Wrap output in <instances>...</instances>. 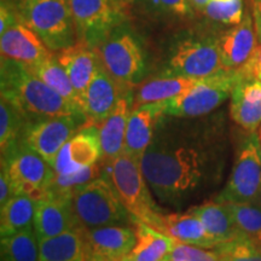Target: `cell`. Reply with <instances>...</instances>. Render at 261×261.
Segmentation results:
<instances>
[{
    "instance_id": "1",
    "label": "cell",
    "mask_w": 261,
    "mask_h": 261,
    "mask_svg": "<svg viewBox=\"0 0 261 261\" xmlns=\"http://www.w3.org/2000/svg\"><path fill=\"white\" fill-rule=\"evenodd\" d=\"M194 119L163 116L140 161L152 194L174 208L197 197L219 171L214 137Z\"/></svg>"
},
{
    "instance_id": "2",
    "label": "cell",
    "mask_w": 261,
    "mask_h": 261,
    "mask_svg": "<svg viewBox=\"0 0 261 261\" xmlns=\"http://www.w3.org/2000/svg\"><path fill=\"white\" fill-rule=\"evenodd\" d=\"M0 87L2 97L17 107L32 122L83 114L79 108L48 87L29 65L21 62L2 57Z\"/></svg>"
},
{
    "instance_id": "3",
    "label": "cell",
    "mask_w": 261,
    "mask_h": 261,
    "mask_svg": "<svg viewBox=\"0 0 261 261\" xmlns=\"http://www.w3.org/2000/svg\"><path fill=\"white\" fill-rule=\"evenodd\" d=\"M109 166L113 185L133 220L140 221L160 232L166 233V214L150 192V187L143 174L139 160L122 152Z\"/></svg>"
},
{
    "instance_id": "4",
    "label": "cell",
    "mask_w": 261,
    "mask_h": 261,
    "mask_svg": "<svg viewBox=\"0 0 261 261\" xmlns=\"http://www.w3.org/2000/svg\"><path fill=\"white\" fill-rule=\"evenodd\" d=\"M71 205L80 230L133 223L113 182L102 177L75 189Z\"/></svg>"
},
{
    "instance_id": "5",
    "label": "cell",
    "mask_w": 261,
    "mask_h": 261,
    "mask_svg": "<svg viewBox=\"0 0 261 261\" xmlns=\"http://www.w3.org/2000/svg\"><path fill=\"white\" fill-rule=\"evenodd\" d=\"M52 52H58L76 42L75 27L68 0H38L18 15Z\"/></svg>"
},
{
    "instance_id": "6",
    "label": "cell",
    "mask_w": 261,
    "mask_h": 261,
    "mask_svg": "<svg viewBox=\"0 0 261 261\" xmlns=\"http://www.w3.org/2000/svg\"><path fill=\"white\" fill-rule=\"evenodd\" d=\"M102 65L127 90L138 83L144 74L145 61L138 41L129 32L114 28L93 46Z\"/></svg>"
},
{
    "instance_id": "7",
    "label": "cell",
    "mask_w": 261,
    "mask_h": 261,
    "mask_svg": "<svg viewBox=\"0 0 261 261\" xmlns=\"http://www.w3.org/2000/svg\"><path fill=\"white\" fill-rule=\"evenodd\" d=\"M240 79L237 69H223L211 76L197 79L180 96L167 100L166 115L177 117H202L220 107L231 97L234 85Z\"/></svg>"
},
{
    "instance_id": "8",
    "label": "cell",
    "mask_w": 261,
    "mask_h": 261,
    "mask_svg": "<svg viewBox=\"0 0 261 261\" xmlns=\"http://www.w3.org/2000/svg\"><path fill=\"white\" fill-rule=\"evenodd\" d=\"M15 195H28L41 200L47 194L55 178V169L46 160L24 144L17 143L11 151L2 156Z\"/></svg>"
},
{
    "instance_id": "9",
    "label": "cell",
    "mask_w": 261,
    "mask_h": 261,
    "mask_svg": "<svg viewBox=\"0 0 261 261\" xmlns=\"http://www.w3.org/2000/svg\"><path fill=\"white\" fill-rule=\"evenodd\" d=\"M218 200L261 204V151L257 130L243 140L226 187Z\"/></svg>"
},
{
    "instance_id": "10",
    "label": "cell",
    "mask_w": 261,
    "mask_h": 261,
    "mask_svg": "<svg viewBox=\"0 0 261 261\" xmlns=\"http://www.w3.org/2000/svg\"><path fill=\"white\" fill-rule=\"evenodd\" d=\"M79 40L94 46L126 18L127 6L120 0H68Z\"/></svg>"
},
{
    "instance_id": "11",
    "label": "cell",
    "mask_w": 261,
    "mask_h": 261,
    "mask_svg": "<svg viewBox=\"0 0 261 261\" xmlns=\"http://www.w3.org/2000/svg\"><path fill=\"white\" fill-rule=\"evenodd\" d=\"M87 125L92 123L81 113L39 120L28 123L22 140L54 167L55 160L63 145Z\"/></svg>"
},
{
    "instance_id": "12",
    "label": "cell",
    "mask_w": 261,
    "mask_h": 261,
    "mask_svg": "<svg viewBox=\"0 0 261 261\" xmlns=\"http://www.w3.org/2000/svg\"><path fill=\"white\" fill-rule=\"evenodd\" d=\"M223 69L217 39H187L175 47L165 74L202 79Z\"/></svg>"
},
{
    "instance_id": "13",
    "label": "cell",
    "mask_w": 261,
    "mask_h": 261,
    "mask_svg": "<svg viewBox=\"0 0 261 261\" xmlns=\"http://www.w3.org/2000/svg\"><path fill=\"white\" fill-rule=\"evenodd\" d=\"M85 242L86 261H123L135 247V228L125 225L81 230Z\"/></svg>"
},
{
    "instance_id": "14",
    "label": "cell",
    "mask_w": 261,
    "mask_h": 261,
    "mask_svg": "<svg viewBox=\"0 0 261 261\" xmlns=\"http://www.w3.org/2000/svg\"><path fill=\"white\" fill-rule=\"evenodd\" d=\"M130 91L117 83L100 62L96 74L81 96L80 109L87 121L99 126L115 109L119 100Z\"/></svg>"
},
{
    "instance_id": "15",
    "label": "cell",
    "mask_w": 261,
    "mask_h": 261,
    "mask_svg": "<svg viewBox=\"0 0 261 261\" xmlns=\"http://www.w3.org/2000/svg\"><path fill=\"white\" fill-rule=\"evenodd\" d=\"M73 228H77V225L71 205V194L48 190L45 197L37 201L34 230L39 241Z\"/></svg>"
},
{
    "instance_id": "16",
    "label": "cell",
    "mask_w": 261,
    "mask_h": 261,
    "mask_svg": "<svg viewBox=\"0 0 261 261\" xmlns=\"http://www.w3.org/2000/svg\"><path fill=\"white\" fill-rule=\"evenodd\" d=\"M102 156L96 125H87L60 150L54 163L56 174H70L96 165Z\"/></svg>"
},
{
    "instance_id": "17",
    "label": "cell",
    "mask_w": 261,
    "mask_h": 261,
    "mask_svg": "<svg viewBox=\"0 0 261 261\" xmlns=\"http://www.w3.org/2000/svg\"><path fill=\"white\" fill-rule=\"evenodd\" d=\"M166 104L167 102L148 103L132 109L127 123L123 149L126 155L142 161L160 121L166 115Z\"/></svg>"
},
{
    "instance_id": "18",
    "label": "cell",
    "mask_w": 261,
    "mask_h": 261,
    "mask_svg": "<svg viewBox=\"0 0 261 261\" xmlns=\"http://www.w3.org/2000/svg\"><path fill=\"white\" fill-rule=\"evenodd\" d=\"M0 35L2 57L21 62L29 67L37 65L54 54L22 21L16 22Z\"/></svg>"
},
{
    "instance_id": "19",
    "label": "cell",
    "mask_w": 261,
    "mask_h": 261,
    "mask_svg": "<svg viewBox=\"0 0 261 261\" xmlns=\"http://www.w3.org/2000/svg\"><path fill=\"white\" fill-rule=\"evenodd\" d=\"M224 69L234 70L246 63L257 46L253 16L244 12L242 21L217 39Z\"/></svg>"
},
{
    "instance_id": "20",
    "label": "cell",
    "mask_w": 261,
    "mask_h": 261,
    "mask_svg": "<svg viewBox=\"0 0 261 261\" xmlns=\"http://www.w3.org/2000/svg\"><path fill=\"white\" fill-rule=\"evenodd\" d=\"M230 98L232 121L248 133L256 132L261 126V80L240 74Z\"/></svg>"
},
{
    "instance_id": "21",
    "label": "cell",
    "mask_w": 261,
    "mask_h": 261,
    "mask_svg": "<svg viewBox=\"0 0 261 261\" xmlns=\"http://www.w3.org/2000/svg\"><path fill=\"white\" fill-rule=\"evenodd\" d=\"M132 109L133 93L130 91L119 100L115 109L98 126V135H99L100 149H102L100 161L106 165H110L123 152L127 123Z\"/></svg>"
},
{
    "instance_id": "22",
    "label": "cell",
    "mask_w": 261,
    "mask_h": 261,
    "mask_svg": "<svg viewBox=\"0 0 261 261\" xmlns=\"http://www.w3.org/2000/svg\"><path fill=\"white\" fill-rule=\"evenodd\" d=\"M56 57L67 71L80 102L100 63L96 50L86 41L77 40L71 46L56 52Z\"/></svg>"
},
{
    "instance_id": "23",
    "label": "cell",
    "mask_w": 261,
    "mask_h": 261,
    "mask_svg": "<svg viewBox=\"0 0 261 261\" xmlns=\"http://www.w3.org/2000/svg\"><path fill=\"white\" fill-rule=\"evenodd\" d=\"M190 211L200 218L205 230L218 243V246L230 242L233 238L242 234L238 230L227 205L218 198L192 207Z\"/></svg>"
},
{
    "instance_id": "24",
    "label": "cell",
    "mask_w": 261,
    "mask_h": 261,
    "mask_svg": "<svg viewBox=\"0 0 261 261\" xmlns=\"http://www.w3.org/2000/svg\"><path fill=\"white\" fill-rule=\"evenodd\" d=\"M165 226L166 233L178 242L204 249H214L218 246V243L205 230L200 218L190 210L185 213L166 214Z\"/></svg>"
},
{
    "instance_id": "25",
    "label": "cell",
    "mask_w": 261,
    "mask_h": 261,
    "mask_svg": "<svg viewBox=\"0 0 261 261\" xmlns=\"http://www.w3.org/2000/svg\"><path fill=\"white\" fill-rule=\"evenodd\" d=\"M197 79L165 74L140 84L133 94V109L143 104L167 102L188 91Z\"/></svg>"
},
{
    "instance_id": "26",
    "label": "cell",
    "mask_w": 261,
    "mask_h": 261,
    "mask_svg": "<svg viewBox=\"0 0 261 261\" xmlns=\"http://www.w3.org/2000/svg\"><path fill=\"white\" fill-rule=\"evenodd\" d=\"M137 241L128 261H163L177 243V240L160 232L148 225L133 220Z\"/></svg>"
},
{
    "instance_id": "27",
    "label": "cell",
    "mask_w": 261,
    "mask_h": 261,
    "mask_svg": "<svg viewBox=\"0 0 261 261\" xmlns=\"http://www.w3.org/2000/svg\"><path fill=\"white\" fill-rule=\"evenodd\" d=\"M38 261H86L85 242L80 228L65 231L39 241Z\"/></svg>"
},
{
    "instance_id": "28",
    "label": "cell",
    "mask_w": 261,
    "mask_h": 261,
    "mask_svg": "<svg viewBox=\"0 0 261 261\" xmlns=\"http://www.w3.org/2000/svg\"><path fill=\"white\" fill-rule=\"evenodd\" d=\"M37 200L28 195H15L0 207V234L2 237L34 227Z\"/></svg>"
},
{
    "instance_id": "29",
    "label": "cell",
    "mask_w": 261,
    "mask_h": 261,
    "mask_svg": "<svg viewBox=\"0 0 261 261\" xmlns=\"http://www.w3.org/2000/svg\"><path fill=\"white\" fill-rule=\"evenodd\" d=\"M32 121L17 107L2 97L0 100V150L8 154L22 140L25 127Z\"/></svg>"
},
{
    "instance_id": "30",
    "label": "cell",
    "mask_w": 261,
    "mask_h": 261,
    "mask_svg": "<svg viewBox=\"0 0 261 261\" xmlns=\"http://www.w3.org/2000/svg\"><path fill=\"white\" fill-rule=\"evenodd\" d=\"M31 68L48 87H51L64 99H67L68 102L80 109V102L76 91H75L67 71L64 70V68L58 62L56 52H54L45 61L40 62L37 65H33Z\"/></svg>"
},
{
    "instance_id": "31",
    "label": "cell",
    "mask_w": 261,
    "mask_h": 261,
    "mask_svg": "<svg viewBox=\"0 0 261 261\" xmlns=\"http://www.w3.org/2000/svg\"><path fill=\"white\" fill-rule=\"evenodd\" d=\"M0 249L3 261H38L39 240L34 227L2 237Z\"/></svg>"
},
{
    "instance_id": "32",
    "label": "cell",
    "mask_w": 261,
    "mask_h": 261,
    "mask_svg": "<svg viewBox=\"0 0 261 261\" xmlns=\"http://www.w3.org/2000/svg\"><path fill=\"white\" fill-rule=\"evenodd\" d=\"M230 210L240 232L261 247V204L223 201Z\"/></svg>"
},
{
    "instance_id": "33",
    "label": "cell",
    "mask_w": 261,
    "mask_h": 261,
    "mask_svg": "<svg viewBox=\"0 0 261 261\" xmlns=\"http://www.w3.org/2000/svg\"><path fill=\"white\" fill-rule=\"evenodd\" d=\"M221 261H261V247L254 244L243 234L230 242L214 248Z\"/></svg>"
},
{
    "instance_id": "34",
    "label": "cell",
    "mask_w": 261,
    "mask_h": 261,
    "mask_svg": "<svg viewBox=\"0 0 261 261\" xmlns=\"http://www.w3.org/2000/svg\"><path fill=\"white\" fill-rule=\"evenodd\" d=\"M203 14L212 21L221 24L236 25L242 21V0H210Z\"/></svg>"
},
{
    "instance_id": "35",
    "label": "cell",
    "mask_w": 261,
    "mask_h": 261,
    "mask_svg": "<svg viewBox=\"0 0 261 261\" xmlns=\"http://www.w3.org/2000/svg\"><path fill=\"white\" fill-rule=\"evenodd\" d=\"M99 177L100 167L96 163V165L91 166V167L81 169L79 172L70 173V174H55V178L48 190L73 195L75 189L83 187V185Z\"/></svg>"
},
{
    "instance_id": "36",
    "label": "cell",
    "mask_w": 261,
    "mask_h": 261,
    "mask_svg": "<svg viewBox=\"0 0 261 261\" xmlns=\"http://www.w3.org/2000/svg\"><path fill=\"white\" fill-rule=\"evenodd\" d=\"M148 2L158 10L177 16L189 15L192 10L190 0H148Z\"/></svg>"
},
{
    "instance_id": "37",
    "label": "cell",
    "mask_w": 261,
    "mask_h": 261,
    "mask_svg": "<svg viewBox=\"0 0 261 261\" xmlns=\"http://www.w3.org/2000/svg\"><path fill=\"white\" fill-rule=\"evenodd\" d=\"M238 71L244 77L261 80V44L256 46L246 63L238 68Z\"/></svg>"
},
{
    "instance_id": "38",
    "label": "cell",
    "mask_w": 261,
    "mask_h": 261,
    "mask_svg": "<svg viewBox=\"0 0 261 261\" xmlns=\"http://www.w3.org/2000/svg\"><path fill=\"white\" fill-rule=\"evenodd\" d=\"M185 261H220V256L215 250H205L204 248L190 246L184 243Z\"/></svg>"
},
{
    "instance_id": "39",
    "label": "cell",
    "mask_w": 261,
    "mask_h": 261,
    "mask_svg": "<svg viewBox=\"0 0 261 261\" xmlns=\"http://www.w3.org/2000/svg\"><path fill=\"white\" fill-rule=\"evenodd\" d=\"M14 196V189H12V184L10 181L8 172L2 166V172H0V207L8 203Z\"/></svg>"
},
{
    "instance_id": "40",
    "label": "cell",
    "mask_w": 261,
    "mask_h": 261,
    "mask_svg": "<svg viewBox=\"0 0 261 261\" xmlns=\"http://www.w3.org/2000/svg\"><path fill=\"white\" fill-rule=\"evenodd\" d=\"M18 21V16L16 15L14 10L10 9L5 3H2V6H0V34Z\"/></svg>"
},
{
    "instance_id": "41",
    "label": "cell",
    "mask_w": 261,
    "mask_h": 261,
    "mask_svg": "<svg viewBox=\"0 0 261 261\" xmlns=\"http://www.w3.org/2000/svg\"><path fill=\"white\" fill-rule=\"evenodd\" d=\"M253 11L254 27H255L257 41L261 44V0H250Z\"/></svg>"
},
{
    "instance_id": "42",
    "label": "cell",
    "mask_w": 261,
    "mask_h": 261,
    "mask_svg": "<svg viewBox=\"0 0 261 261\" xmlns=\"http://www.w3.org/2000/svg\"><path fill=\"white\" fill-rule=\"evenodd\" d=\"M35 2H38V0H2V3H5L10 9L14 10L17 16Z\"/></svg>"
},
{
    "instance_id": "43",
    "label": "cell",
    "mask_w": 261,
    "mask_h": 261,
    "mask_svg": "<svg viewBox=\"0 0 261 261\" xmlns=\"http://www.w3.org/2000/svg\"><path fill=\"white\" fill-rule=\"evenodd\" d=\"M208 2L210 0H190L192 10H195L197 12H204V9L207 6Z\"/></svg>"
},
{
    "instance_id": "44",
    "label": "cell",
    "mask_w": 261,
    "mask_h": 261,
    "mask_svg": "<svg viewBox=\"0 0 261 261\" xmlns=\"http://www.w3.org/2000/svg\"><path fill=\"white\" fill-rule=\"evenodd\" d=\"M120 2H121L122 3V4L123 5H126V6H128L129 4H130V3H132L133 2V0H120Z\"/></svg>"
},
{
    "instance_id": "45",
    "label": "cell",
    "mask_w": 261,
    "mask_h": 261,
    "mask_svg": "<svg viewBox=\"0 0 261 261\" xmlns=\"http://www.w3.org/2000/svg\"><path fill=\"white\" fill-rule=\"evenodd\" d=\"M257 133H259V137H260V151H261V126L259 127V129H257Z\"/></svg>"
},
{
    "instance_id": "46",
    "label": "cell",
    "mask_w": 261,
    "mask_h": 261,
    "mask_svg": "<svg viewBox=\"0 0 261 261\" xmlns=\"http://www.w3.org/2000/svg\"><path fill=\"white\" fill-rule=\"evenodd\" d=\"M123 261H128V260H127V259H125V260H123Z\"/></svg>"
},
{
    "instance_id": "47",
    "label": "cell",
    "mask_w": 261,
    "mask_h": 261,
    "mask_svg": "<svg viewBox=\"0 0 261 261\" xmlns=\"http://www.w3.org/2000/svg\"><path fill=\"white\" fill-rule=\"evenodd\" d=\"M220 261H221V259H220Z\"/></svg>"
},
{
    "instance_id": "48",
    "label": "cell",
    "mask_w": 261,
    "mask_h": 261,
    "mask_svg": "<svg viewBox=\"0 0 261 261\" xmlns=\"http://www.w3.org/2000/svg\"><path fill=\"white\" fill-rule=\"evenodd\" d=\"M249 2H250V0H249Z\"/></svg>"
}]
</instances>
